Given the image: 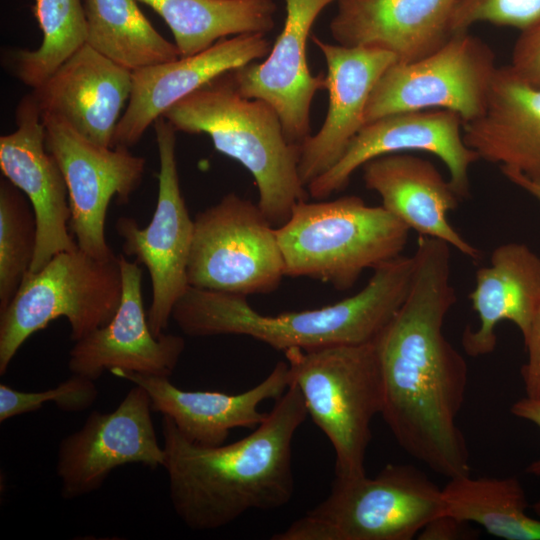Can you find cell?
<instances>
[{
	"mask_svg": "<svg viewBox=\"0 0 540 540\" xmlns=\"http://www.w3.org/2000/svg\"><path fill=\"white\" fill-rule=\"evenodd\" d=\"M413 258L408 295L375 339L381 416L404 451L449 479L470 474V453L457 422L468 367L443 332L457 300L451 246L419 235Z\"/></svg>",
	"mask_w": 540,
	"mask_h": 540,
	"instance_id": "6da1fadb",
	"label": "cell"
},
{
	"mask_svg": "<svg viewBox=\"0 0 540 540\" xmlns=\"http://www.w3.org/2000/svg\"><path fill=\"white\" fill-rule=\"evenodd\" d=\"M307 416L301 392L292 381L266 419L230 444H196L163 415V467L177 516L191 530L209 531L249 510L286 505L294 493L293 438Z\"/></svg>",
	"mask_w": 540,
	"mask_h": 540,
	"instance_id": "7a4b0ae2",
	"label": "cell"
},
{
	"mask_svg": "<svg viewBox=\"0 0 540 540\" xmlns=\"http://www.w3.org/2000/svg\"><path fill=\"white\" fill-rule=\"evenodd\" d=\"M414 258L398 256L374 269L356 294L332 305L277 316L253 309L246 297L189 286L171 319L191 337L243 335L287 351L374 341L406 299Z\"/></svg>",
	"mask_w": 540,
	"mask_h": 540,
	"instance_id": "3957f363",
	"label": "cell"
},
{
	"mask_svg": "<svg viewBox=\"0 0 540 540\" xmlns=\"http://www.w3.org/2000/svg\"><path fill=\"white\" fill-rule=\"evenodd\" d=\"M176 131L207 134L215 149L238 161L254 178L257 205L274 226L306 200L298 172L300 145L285 136L279 115L261 99L242 96L232 71L187 95L162 115Z\"/></svg>",
	"mask_w": 540,
	"mask_h": 540,
	"instance_id": "277c9868",
	"label": "cell"
},
{
	"mask_svg": "<svg viewBox=\"0 0 540 540\" xmlns=\"http://www.w3.org/2000/svg\"><path fill=\"white\" fill-rule=\"evenodd\" d=\"M410 229L381 206L358 196L332 201L298 202L276 228L285 275L351 288L366 269L401 255Z\"/></svg>",
	"mask_w": 540,
	"mask_h": 540,
	"instance_id": "5b68a950",
	"label": "cell"
},
{
	"mask_svg": "<svg viewBox=\"0 0 540 540\" xmlns=\"http://www.w3.org/2000/svg\"><path fill=\"white\" fill-rule=\"evenodd\" d=\"M284 354L308 415L333 447L336 478L365 475L371 422L383 406L375 340L312 350L292 348Z\"/></svg>",
	"mask_w": 540,
	"mask_h": 540,
	"instance_id": "8992f818",
	"label": "cell"
},
{
	"mask_svg": "<svg viewBox=\"0 0 540 540\" xmlns=\"http://www.w3.org/2000/svg\"><path fill=\"white\" fill-rule=\"evenodd\" d=\"M444 513L442 488L424 472L387 464L373 478H335L324 501L271 539L411 540Z\"/></svg>",
	"mask_w": 540,
	"mask_h": 540,
	"instance_id": "52a82bcc",
	"label": "cell"
},
{
	"mask_svg": "<svg viewBox=\"0 0 540 540\" xmlns=\"http://www.w3.org/2000/svg\"><path fill=\"white\" fill-rule=\"evenodd\" d=\"M122 296L119 256L101 261L79 247L53 256L40 270L27 272L9 304L0 311V375L23 343L60 317L71 340L105 326Z\"/></svg>",
	"mask_w": 540,
	"mask_h": 540,
	"instance_id": "ba28073f",
	"label": "cell"
},
{
	"mask_svg": "<svg viewBox=\"0 0 540 540\" xmlns=\"http://www.w3.org/2000/svg\"><path fill=\"white\" fill-rule=\"evenodd\" d=\"M193 220L189 286L244 297L278 288L286 275L276 228L257 204L229 193Z\"/></svg>",
	"mask_w": 540,
	"mask_h": 540,
	"instance_id": "9c48e42d",
	"label": "cell"
},
{
	"mask_svg": "<svg viewBox=\"0 0 540 540\" xmlns=\"http://www.w3.org/2000/svg\"><path fill=\"white\" fill-rule=\"evenodd\" d=\"M498 66L492 48L469 31L457 32L433 53L411 62H395L374 86L365 124L383 116L429 109L450 110L463 123L486 106Z\"/></svg>",
	"mask_w": 540,
	"mask_h": 540,
	"instance_id": "30bf717a",
	"label": "cell"
},
{
	"mask_svg": "<svg viewBox=\"0 0 540 540\" xmlns=\"http://www.w3.org/2000/svg\"><path fill=\"white\" fill-rule=\"evenodd\" d=\"M160 160L158 197L150 223L140 228L132 217H120L115 230L124 255L143 264L152 283V301L147 312L155 336L165 333L174 305L189 287L187 269L193 241L190 218L181 192L175 154L176 130L163 117L154 122Z\"/></svg>",
	"mask_w": 540,
	"mask_h": 540,
	"instance_id": "8fae6325",
	"label": "cell"
},
{
	"mask_svg": "<svg viewBox=\"0 0 540 540\" xmlns=\"http://www.w3.org/2000/svg\"><path fill=\"white\" fill-rule=\"evenodd\" d=\"M45 144L57 160L69 193V227L78 247L101 261L117 256L106 241L110 201L126 204L142 182L145 159L122 146L97 145L58 117L42 114Z\"/></svg>",
	"mask_w": 540,
	"mask_h": 540,
	"instance_id": "7c38bea8",
	"label": "cell"
},
{
	"mask_svg": "<svg viewBox=\"0 0 540 540\" xmlns=\"http://www.w3.org/2000/svg\"><path fill=\"white\" fill-rule=\"evenodd\" d=\"M147 391L135 385L110 413L93 411L83 426L58 446L56 472L61 495L73 499L103 485L117 467L139 463L151 469L164 465Z\"/></svg>",
	"mask_w": 540,
	"mask_h": 540,
	"instance_id": "4fadbf2b",
	"label": "cell"
},
{
	"mask_svg": "<svg viewBox=\"0 0 540 540\" xmlns=\"http://www.w3.org/2000/svg\"><path fill=\"white\" fill-rule=\"evenodd\" d=\"M463 120L457 113L429 109L393 113L366 123L340 159L307 185L321 200L343 190L353 173L366 162L386 154L422 151L440 158L449 182L461 199L470 194L469 169L479 156L463 139Z\"/></svg>",
	"mask_w": 540,
	"mask_h": 540,
	"instance_id": "5bb4252c",
	"label": "cell"
},
{
	"mask_svg": "<svg viewBox=\"0 0 540 540\" xmlns=\"http://www.w3.org/2000/svg\"><path fill=\"white\" fill-rule=\"evenodd\" d=\"M14 132L0 137L3 176L30 201L37 225L31 272L40 270L56 254L78 247L69 233L71 209L63 172L45 144L39 104L30 93L16 109Z\"/></svg>",
	"mask_w": 540,
	"mask_h": 540,
	"instance_id": "9a60e30c",
	"label": "cell"
},
{
	"mask_svg": "<svg viewBox=\"0 0 540 540\" xmlns=\"http://www.w3.org/2000/svg\"><path fill=\"white\" fill-rule=\"evenodd\" d=\"M333 1L285 0L284 26L267 58L232 70L239 93L271 105L294 144L311 135V103L316 92L326 89V75L310 72L306 44L314 22Z\"/></svg>",
	"mask_w": 540,
	"mask_h": 540,
	"instance_id": "2e32d148",
	"label": "cell"
},
{
	"mask_svg": "<svg viewBox=\"0 0 540 540\" xmlns=\"http://www.w3.org/2000/svg\"><path fill=\"white\" fill-rule=\"evenodd\" d=\"M122 296L108 324L78 341L69 352L72 374L98 379L104 371L121 369L170 377L184 351L181 336H155L148 323L142 297V269L120 254Z\"/></svg>",
	"mask_w": 540,
	"mask_h": 540,
	"instance_id": "e0dca14e",
	"label": "cell"
},
{
	"mask_svg": "<svg viewBox=\"0 0 540 540\" xmlns=\"http://www.w3.org/2000/svg\"><path fill=\"white\" fill-rule=\"evenodd\" d=\"M327 65L329 107L320 130L300 144L298 172L305 187L329 170L365 124L371 92L386 69L397 61L377 47H347L311 35Z\"/></svg>",
	"mask_w": 540,
	"mask_h": 540,
	"instance_id": "ac0fdd59",
	"label": "cell"
},
{
	"mask_svg": "<svg viewBox=\"0 0 540 540\" xmlns=\"http://www.w3.org/2000/svg\"><path fill=\"white\" fill-rule=\"evenodd\" d=\"M272 44L263 34L224 38L192 56L132 71L129 101L113 146L129 148L172 105L216 77L268 56Z\"/></svg>",
	"mask_w": 540,
	"mask_h": 540,
	"instance_id": "d6986e66",
	"label": "cell"
},
{
	"mask_svg": "<svg viewBox=\"0 0 540 540\" xmlns=\"http://www.w3.org/2000/svg\"><path fill=\"white\" fill-rule=\"evenodd\" d=\"M131 88V70L85 44L32 93L42 114L60 118L97 145L112 147Z\"/></svg>",
	"mask_w": 540,
	"mask_h": 540,
	"instance_id": "ffe728a7",
	"label": "cell"
},
{
	"mask_svg": "<svg viewBox=\"0 0 540 540\" xmlns=\"http://www.w3.org/2000/svg\"><path fill=\"white\" fill-rule=\"evenodd\" d=\"M114 376L143 387L152 410L170 417L190 441L203 446L225 443L234 428L255 429L268 413L259 405L279 399L291 384L289 365L281 361L259 384L238 394L216 391H185L174 386L169 377L113 369Z\"/></svg>",
	"mask_w": 540,
	"mask_h": 540,
	"instance_id": "44dd1931",
	"label": "cell"
},
{
	"mask_svg": "<svg viewBox=\"0 0 540 540\" xmlns=\"http://www.w3.org/2000/svg\"><path fill=\"white\" fill-rule=\"evenodd\" d=\"M458 0H337L330 32L337 44L377 47L397 62L421 59L453 34L450 22Z\"/></svg>",
	"mask_w": 540,
	"mask_h": 540,
	"instance_id": "7402d4cb",
	"label": "cell"
},
{
	"mask_svg": "<svg viewBox=\"0 0 540 540\" xmlns=\"http://www.w3.org/2000/svg\"><path fill=\"white\" fill-rule=\"evenodd\" d=\"M361 168L366 188L410 230L442 240L470 259L481 258L480 250L451 225L448 215L460 198L432 162L403 152L376 157Z\"/></svg>",
	"mask_w": 540,
	"mask_h": 540,
	"instance_id": "603a6c76",
	"label": "cell"
},
{
	"mask_svg": "<svg viewBox=\"0 0 540 540\" xmlns=\"http://www.w3.org/2000/svg\"><path fill=\"white\" fill-rule=\"evenodd\" d=\"M463 139L480 160L540 182V87L498 66L483 113L463 123Z\"/></svg>",
	"mask_w": 540,
	"mask_h": 540,
	"instance_id": "cb8c5ba5",
	"label": "cell"
},
{
	"mask_svg": "<svg viewBox=\"0 0 540 540\" xmlns=\"http://www.w3.org/2000/svg\"><path fill=\"white\" fill-rule=\"evenodd\" d=\"M469 300L479 324L462 334L468 355L492 353L497 345L496 328L502 321L512 322L524 339L540 311V256L522 243L499 245L490 264L476 271Z\"/></svg>",
	"mask_w": 540,
	"mask_h": 540,
	"instance_id": "d4e9b609",
	"label": "cell"
},
{
	"mask_svg": "<svg viewBox=\"0 0 540 540\" xmlns=\"http://www.w3.org/2000/svg\"><path fill=\"white\" fill-rule=\"evenodd\" d=\"M167 24L180 57L200 53L227 36L267 34L274 0H137Z\"/></svg>",
	"mask_w": 540,
	"mask_h": 540,
	"instance_id": "484cf974",
	"label": "cell"
},
{
	"mask_svg": "<svg viewBox=\"0 0 540 540\" xmlns=\"http://www.w3.org/2000/svg\"><path fill=\"white\" fill-rule=\"evenodd\" d=\"M442 496L446 514L476 523L495 537L540 540V518L526 512V494L514 476L449 478Z\"/></svg>",
	"mask_w": 540,
	"mask_h": 540,
	"instance_id": "4316f807",
	"label": "cell"
},
{
	"mask_svg": "<svg viewBox=\"0 0 540 540\" xmlns=\"http://www.w3.org/2000/svg\"><path fill=\"white\" fill-rule=\"evenodd\" d=\"M137 2L85 0L86 44L131 71L178 59L176 45L154 28Z\"/></svg>",
	"mask_w": 540,
	"mask_h": 540,
	"instance_id": "83f0119b",
	"label": "cell"
},
{
	"mask_svg": "<svg viewBox=\"0 0 540 540\" xmlns=\"http://www.w3.org/2000/svg\"><path fill=\"white\" fill-rule=\"evenodd\" d=\"M33 14L42 32L35 50H18L12 67L16 77L35 89L41 86L87 40V22L81 0H34Z\"/></svg>",
	"mask_w": 540,
	"mask_h": 540,
	"instance_id": "f1b7e54d",
	"label": "cell"
},
{
	"mask_svg": "<svg viewBox=\"0 0 540 540\" xmlns=\"http://www.w3.org/2000/svg\"><path fill=\"white\" fill-rule=\"evenodd\" d=\"M37 225L32 205L8 179L0 182V311L11 301L30 271Z\"/></svg>",
	"mask_w": 540,
	"mask_h": 540,
	"instance_id": "f546056e",
	"label": "cell"
},
{
	"mask_svg": "<svg viewBox=\"0 0 540 540\" xmlns=\"http://www.w3.org/2000/svg\"><path fill=\"white\" fill-rule=\"evenodd\" d=\"M98 396L94 380L73 374L55 388L25 392L0 385V422L36 411L44 403L54 402L63 411L78 412L89 408Z\"/></svg>",
	"mask_w": 540,
	"mask_h": 540,
	"instance_id": "4dcf8cb0",
	"label": "cell"
},
{
	"mask_svg": "<svg viewBox=\"0 0 540 540\" xmlns=\"http://www.w3.org/2000/svg\"><path fill=\"white\" fill-rule=\"evenodd\" d=\"M483 22L530 29L540 24V0H458L450 29L454 34Z\"/></svg>",
	"mask_w": 540,
	"mask_h": 540,
	"instance_id": "1f68e13d",
	"label": "cell"
},
{
	"mask_svg": "<svg viewBox=\"0 0 540 540\" xmlns=\"http://www.w3.org/2000/svg\"><path fill=\"white\" fill-rule=\"evenodd\" d=\"M509 66L524 81L540 87V24L521 31Z\"/></svg>",
	"mask_w": 540,
	"mask_h": 540,
	"instance_id": "d6a6232c",
	"label": "cell"
},
{
	"mask_svg": "<svg viewBox=\"0 0 540 540\" xmlns=\"http://www.w3.org/2000/svg\"><path fill=\"white\" fill-rule=\"evenodd\" d=\"M527 361L521 368L526 396L540 398V311L536 315L528 335L524 338Z\"/></svg>",
	"mask_w": 540,
	"mask_h": 540,
	"instance_id": "836d02e7",
	"label": "cell"
},
{
	"mask_svg": "<svg viewBox=\"0 0 540 540\" xmlns=\"http://www.w3.org/2000/svg\"><path fill=\"white\" fill-rule=\"evenodd\" d=\"M469 522L449 514H441L432 519L417 535L420 540L474 539L478 531L470 528Z\"/></svg>",
	"mask_w": 540,
	"mask_h": 540,
	"instance_id": "e575fe53",
	"label": "cell"
},
{
	"mask_svg": "<svg viewBox=\"0 0 540 540\" xmlns=\"http://www.w3.org/2000/svg\"><path fill=\"white\" fill-rule=\"evenodd\" d=\"M510 411L514 416L529 421L540 429V398H521L512 404ZM526 472L540 476V458L531 462Z\"/></svg>",
	"mask_w": 540,
	"mask_h": 540,
	"instance_id": "d590c367",
	"label": "cell"
},
{
	"mask_svg": "<svg viewBox=\"0 0 540 540\" xmlns=\"http://www.w3.org/2000/svg\"><path fill=\"white\" fill-rule=\"evenodd\" d=\"M501 172L510 182L523 189L540 202V182L530 180L514 170L501 169Z\"/></svg>",
	"mask_w": 540,
	"mask_h": 540,
	"instance_id": "8d00e7d4",
	"label": "cell"
},
{
	"mask_svg": "<svg viewBox=\"0 0 540 540\" xmlns=\"http://www.w3.org/2000/svg\"><path fill=\"white\" fill-rule=\"evenodd\" d=\"M534 512L540 518V498L532 506Z\"/></svg>",
	"mask_w": 540,
	"mask_h": 540,
	"instance_id": "74e56055",
	"label": "cell"
}]
</instances>
